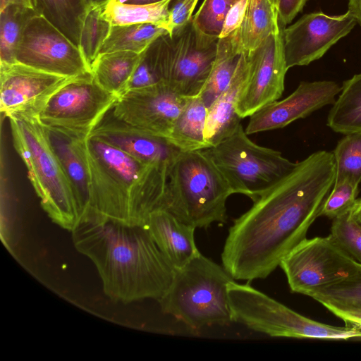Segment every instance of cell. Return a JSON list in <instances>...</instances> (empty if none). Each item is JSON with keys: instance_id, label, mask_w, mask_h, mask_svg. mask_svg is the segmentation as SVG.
Listing matches in <instances>:
<instances>
[{"instance_id": "cell-46", "label": "cell", "mask_w": 361, "mask_h": 361, "mask_svg": "<svg viewBox=\"0 0 361 361\" xmlns=\"http://www.w3.org/2000/svg\"><path fill=\"white\" fill-rule=\"evenodd\" d=\"M276 7H277L279 0H269Z\"/></svg>"}, {"instance_id": "cell-35", "label": "cell", "mask_w": 361, "mask_h": 361, "mask_svg": "<svg viewBox=\"0 0 361 361\" xmlns=\"http://www.w3.org/2000/svg\"><path fill=\"white\" fill-rule=\"evenodd\" d=\"M231 0H204L192 16L196 27L204 34L219 38Z\"/></svg>"}, {"instance_id": "cell-17", "label": "cell", "mask_w": 361, "mask_h": 361, "mask_svg": "<svg viewBox=\"0 0 361 361\" xmlns=\"http://www.w3.org/2000/svg\"><path fill=\"white\" fill-rule=\"evenodd\" d=\"M342 87L333 80L302 81L287 97L261 108L250 116L247 135L283 128L315 111L333 104Z\"/></svg>"}, {"instance_id": "cell-16", "label": "cell", "mask_w": 361, "mask_h": 361, "mask_svg": "<svg viewBox=\"0 0 361 361\" xmlns=\"http://www.w3.org/2000/svg\"><path fill=\"white\" fill-rule=\"evenodd\" d=\"M187 99L160 82L127 90L118 97L112 111L119 119L167 139Z\"/></svg>"}, {"instance_id": "cell-23", "label": "cell", "mask_w": 361, "mask_h": 361, "mask_svg": "<svg viewBox=\"0 0 361 361\" xmlns=\"http://www.w3.org/2000/svg\"><path fill=\"white\" fill-rule=\"evenodd\" d=\"M141 54L130 51L99 54L91 66V72L102 87L118 97L127 90Z\"/></svg>"}, {"instance_id": "cell-29", "label": "cell", "mask_w": 361, "mask_h": 361, "mask_svg": "<svg viewBox=\"0 0 361 361\" xmlns=\"http://www.w3.org/2000/svg\"><path fill=\"white\" fill-rule=\"evenodd\" d=\"M166 33H168L166 29L152 23L111 26L99 54L116 51L141 54Z\"/></svg>"}, {"instance_id": "cell-24", "label": "cell", "mask_w": 361, "mask_h": 361, "mask_svg": "<svg viewBox=\"0 0 361 361\" xmlns=\"http://www.w3.org/2000/svg\"><path fill=\"white\" fill-rule=\"evenodd\" d=\"M207 115V107L200 96L188 97L167 140L181 152L207 149L204 140Z\"/></svg>"}, {"instance_id": "cell-25", "label": "cell", "mask_w": 361, "mask_h": 361, "mask_svg": "<svg viewBox=\"0 0 361 361\" xmlns=\"http://www.w3.org/2000/svg\"><path fill=\"white\" fill-rule=\"evenodd\" d=\"M281 28L277 8L269 0H248L243 23L238 28L243 50H255Z\"/></svg>"}, {"instance_id": "cell-3", "label": "cell", "mask_w": 361, "mask_h": 361, "mask_svg": "<svg viewBox=\"0 0 361 361\" xmlns=\"http://www.w3.org/2000/svg\"><path fill=\"white\" fill-rule=\"evenodd\" d=\"M86 149L92 182L88 221L145 225L150 213L163 209L169 169L144 163L92 135Z\"/></svg>"}, {"instance_id": "cell-31", "label": "cell", "mask_w": 361, "mask_h": 361, "mask_svg": "<svg viewBox=\"0 0 361 361\" xmlns=\"http://www.w3.org/2000/svg\"><path fill=\"white\" fill-rule=\"evenodd\" d=\"M336 161L334 183L348 180L361 182V132L345 134L332 152Z\"/></svg>"}, {"instance_id": "cell-45", "label": "cell", "mask_w": 361, "mask_h": 361, "mask_svg": "<svg viewBox=\"0 0 361 361\" xmlns=\"http://www.w3.org/2000/svg\"><path fill=\"white\" fill-rule=\"evenodd\" d=\"M161 0H123L121 2L132 4H149L154 3L157 1H159Z\"/></svg>"}, {"instance_id": "cell-18", "label": "cell", "mask_w": 361, "mask_h": 361, "mask_svg": "<svg viewBox=\"0 0 361 361\" xmlns=\"http://www.w3.org/2000/svg\"><path fill=\"white\" fill-rule=\"evenodd\" d=\"M90 135L150 165L170 169L181 152L167 139L154 135L117 118L112 108Z\"/></svg>"}, {"instance_id": "cell-41", "label": "cell", "mask_w": 361, "mask_h": 361, "mask_svg": "<svg viewBox=\"0 0 361 361\" xmlns=\"http://www.w3.org/2000/svg\"><path fill=\"white\" fill-rule=\"evenodd\" d=\"M9 5H18L35 9V0H0V11Z\"/></svg>"}, {"instance_id": "cell-15", "label": "cell", "mask_w": 361, "mask_h": 361, "mask_svg": "<svg viewBox=\"0 0 361 361\" xmlns=\"http://www.w3.org/2000/svg\"><path fill=\"white\" fill-rule=\"evenodd\" d=\"M281 28L255 50L248 52L250 74L238 99L236 113L242 119L277 101L284 91L288 70L285 61Z\"/></svg>"}, {"instance_id": "cell-6", "label": "cell", "mask_w": 361, "mask_h": 361, "mask_svg": "<svg viewBox=\"0 0 361 361\" xmlns=\"http://www.w3.org/2000/svg\"><path fill=\"white\" fill-rule=\"evenodd\" d=\"M234 279L223 266L200 252L176 269L173 282L158 300L161 310L198 330L233 322L228 288Z\"/></svg>"}, {"instance_id": "cell-22", "label": "cell", "mask_w": 361, "mask_h": 361, "mask_svg": "<svg viewBox=\"0 0 361 361\" xmlns=\"http://www.w3.org/2000/svg\"><path fill=\"white\" fill-rule=\"evenodd\" d=\"M243 51L238 29L228 36L219 39L215 60L198 94L207 109L229 85Z\"/></svg>"}, {"instance_id": "cell-38", "label": "cell", "mask_w": 361, "mask_h": 361, "mask_svg": "<svg viewBox=\"0 0 361 361\" xmlns=\"http://www.w3.org/2000/svg\"><path fill=\"white\" fill-rule=\"evenodd\" d=\"M247 2L248 0H237L232 4L226 16L219 38L228 36L240 27Z\"/></svg>"}, {"instance_id": "cell-9", "label": "cell", "mask_w": 361, "mask_h": 361, "mask_svg": "<svg viewBox=\"0 0 361 361\" xmlns=\"http://www.w3.org/2000/svg\"><path fill=\"white\" fill-rule=\"evenodd\" d=\"M242 124L218 144L203 149L224 176L233 194L254 201L295 166L274 149L252 141Z\"/></svg>"}, {"instance_id": "cell-2", "label": "cell", "mask_w": 361, "mask_h": 361, "mask_svg": "<svg viewBox=\"0 0 361 361\" xmlns=\"http://www.w3.org/2000/svg\"><path fill=\"white\" fill-rule=\"evenodd\" d=\"M71 233L75 247L93 262L111 300L158 301L170 288L176 269L145 224L88 221Z\"/></svg>"}, {"instance_id": "cell-1", "label": "cell", "mask_w": 361, "mask_h": 361, "mask_svg": "<svg viewBox=\"0 0 361 361\" xmlns=\"http://www.w3.org/2000/svg\"><path fill=\"white\" fill-rule=\"evenodd\" d=\"M336 179L332 152L317 151L254 201L233 221L221 255L234 280L269 276L306 238Z\"/></svg>"}, {"instance_id": "cell-4", "label": "cell", "mask_w": 361, "mask_h": 361, "mask_svg": "<svg viewBox=\"0 0 361 361\" xmlns=\"http://www.w3.org/2000/svg\"><path fill=\"white\" fill-rule=\"evenodd\" d=\"M233 194L203 149L180 152L169 169L163 209L195 228H207L226 221V201Z\"/></svg>"}, {"instance_id": "cell-33", "label": "cell", "mask_w": 361, "mask_h": 361, "mask_svg": "<svg viewBox=\"0 0 361 361\" xmlns=\"http://www.w3.org/2000/svg\"><path fill=\"white\" fill-rule=\"evenodd\" d=\"M309 296L322 305H361V265L348 278L316 290Z\"/></svg>"}, {"instance_id": "cell-10", "label": "cell", "mask_w": 361, "mask_h": 361, "mask_svg": "<svg viewBox=\"0 0 361 361\" xmlns=\"http://www.w3.org/2000/svg\"><path fill=\"white\" fill-rule=\"evenodd\" d=\"M118 98L87 72L59 89L39 115V121L48 129L85 140Z\"/></svg>"}, {"instance_id": "cell-26", "label": "cell", "mask_w": 361, "mask_h": 361, "mask_svg": "<svg viewBox=\"0 0 361 361\" xmlns=\"http://www.w3.org/2000/svg\"><path fill=\"white\" fill-rule=\"evenodd\" d=\"M90 8L87 0H35V10L79 47Z\"/></svg>"}, {"instance_id": "cell-19", "label": "cell", "mask_w": 361, "mask_h": 361, "mask_svg": "<svg viewBox=\"0 0 361 361\" xmlns=\"http://www.w3.org/2000/svg\"><path fill=\"white\" fill-rule=\"evenodd\" d=\"M47 129L51 145L78 204L81 223L87 221L90 216L92 198L91 173L86 149L87 139H79L57 130Z\"/></svg>"}, {"instance_id": "cell-21", "label": "cell", "mask_w": 361, "mask_h": 361, "mask_svg": "<svg viewBox=\"0 0 361 361\" xmlns=\"http://www.w3.org/2000/svg\"><path fill=\"white\" fill-rule=\"evenodd\" d=\"M250 71L249 54L243 51L229 85L207 109L204 127V140L207 148L231 135L241 124V118L236 113V104Z\"/></svg>"}, {"instance_id": "cell-27", "label": "cell", "mask_w": 361, "mask_h": 361, "mask_svg": "<svg viewBox=\"0 0 361 361\" xmlns=\"http://www.w3.org/2000/svg\"><path fill=\"white\" fill-rule=\"evenodd\" d=\"M332 104L326 125L341 134L361 132V73L344 81Z\"/></svg>"}, {"instance_id": "cell-44", "label": "cell", "mask_w": 361, "mask_h": 361, "mask_svg": "<svg viewBox=\"0 0 361 361\" xmlns=\"http://www.w3.org/2000/svg\"><path fill=\"white\" fill-rule=\"evenodd\" d=\"M110 0H87L90 8L102 6L103 7Z\"/></svg>"}, {"instance_id": "cell-43", "label": "cell", "mask_w": 361, "mask_h": 361, "mask_svg": "<svg viewBox=\"0 0 361 361\" xmlns=\"http://www.w3.org/2000/svg\"><path fill=\"white\" fill-rule=\"evenodd\" d=\"M352 213L355 219L361 225V198L357 200L355 205L352 208Z\"/></svg>"}, {"instance_id": "cell-34", "label": "cell", "mask_w": 361, "mask_h": 361, "mask_svg": "<svg viewBox=\"0 0 361 361\" xmlns=\"http://www.w3.org/2000/svg\"><path fill=\"white\" fill-rule=\"evenodd\" d=\"M329 235L352 259L361 265V225L352 209L333 219Z\"/></svg>"}, {"instance_id": "cell-40", "label": "cell", "mask_w": 361, "mask_h": 361, "mask_svg": "<svg viewBox=\"0 0 361 361\" xmlns=\"http://www.w3.org/2000/svg\"><path fill=\"white\" fill-rule=\"evenodd\" d=\"M308 0H279L277 12L279 23L281 27L290 23L300 13Z\"/></svg>"}, {"instance_id": "cell-36", "label": "cell", "mask_w": 361, "mask_h": 361, "mask_svg": "<svg viewBox=\"0 0 361 361\" xmlns=\"http://www.w3.org/2000/svg\"><path fill=\"white\" fill-rule=\"evenodd\" d=\"M358 185L348 180L334 183L319 213V216L334 219L350 210L357 201Z\"/></svg>"}, {"instance_id": "cell-11", "label": "cell", "mask_w": 361, "mask_h": 361, "mask_svg": "<svg viewBox=\"0 0 361 361\" xmlns=\"http://www.w3.org/2000/svg\"><path fill=\"white\" fill-rule=\"evenodd\" d=\"M290 290L308 295L354 274L360 267L326 237L305 238L281 262Z\"/></svg>"}, {"instance_id": "cell-20", "label": "cell", "mask_w": 361, "mask_h": 361, "mask_svg": "<svg viewBox=\"0 0 361 361\" xmlns=\"http://www.w3.org/2000/svg\"><path fill=\"white\" fill-rule=\"evenodd\" d=\"M145 226L159 249L176 270L183 268L200 252L195 240V228L164 209L153 211Z\"/></svg>"}, {"instance_id": "cell-37", "label": "cell", "mask_w": 361, "mask_h": 361, "mask_svg": "<svg viewBox=\"0 0 361 361\" xmlns=\"http://www.w3.org/2000/svg\"><path fill=\"white\" fill-rule=\"evenodd\" d=\"M198 1L199 0H171L166 27L169 35L192 20V13Z\"/></svg>"}, {"instance_id": "cell-8", "label": "cell", "mask_w": 361, "mask_h": 361, "mask_svg": "<svg viewBox=\"0 0 361 361\" xmlns=\"http://www.w3.org/2000/svg\"><path fill=\"white\" fill-rule=\"evenodd\" d=\"M228 294L233 322L271 337L322 340L361 338V330L334 326L307 318L248 283L231 281Z\"/></svg>"}, {"instance_id": "cell-7", "label": "cell", "mask_w": 361, "mask_h": 361, "mask_svg": "<svg viewBox=\"0 0 361 361\" xmlns=\"http://www.w3.org/2000/svg\"><path fill=\"white\" fill-rule=\"evenodd\" d=\"M219 39L200 31L192 18L158 37L142 54L159 82L180 96L195 97L210 73Z\"/></svg>"}, {"instance_id": "cell-12", "label": "cell", "mask_w": 361, "mask_h": 361, "mask_svg": "<svg viewBox=\"0 0 361 361\" xmlns=\"http://www.w3.org/2000/svg\"><path fill=\"white\" fill-rule=\"evenodd\" d=\"M15 59L16 62L66 77L91 72L79 47L38 14L27 23Z\"/></svg>"}, {"instance_id": "cell-28", "label": "cell", "mask_w": 361, "mask_h": 361, "mask_svg": "<svg viewBox=\"0 0 361 361\" xmlns=\"http://www.w3.org/2000/svg\"><path fill=\"white\" fill-rule=\"evenodd\" d=\"M171 1L161 0L149 4H132L110 0L102 8V16L112 26L152 23L166 30Z\"/></svg>"}, {"instance_id": "cell-42", "label": "cell", "mask_w": 361, "mask_h": 361, "mask_svg": "<svg viewBox=\"0 0 361 361\" xmlns=\"http://www.w3.org/2000/svg\"><path fill=\"white\" fill-rule=\"evenodd\" d=\"M348 10L361 26V0H348Z\"/></svg>"}, {"instance_id": "cell-30", "label": "cell", "mask_w": 361, "mask_h": 361, "mask_svg": "<svg viewBox=\"0 0 361 361\" xmlns=\"http://www.w3.org/2000/svg\"><path fill=\"white\" fill-rule=\"evenodd\" d=\"M35 9L9 5L0 11V63H15V54L28 20L37 15Z\"/></svg>"}, {"instance_id": "cell-47", "label": "cell", "mask_w": 361, "mask_h": 361, "mask_svg": "<svg viewBox=\"0 0 361 361\" xmlns=\"http://www.w3.org/2000/svg\"><path fill=\"white\" fill-rule=\"evenodd\" d=\"M231 1H233V2H235V1H237V0H231Z\"/></svg>"}, {"instance_id": "cell-14", "label": "cell", "mask_w": 361, "mask_h": 361, "mask_svg": "<svg viewBox=\"0 0 361 361\" xmlns=\"http://www.w3.org/2000/svg\"><path fill=\"white\" fill-rule=\"evenodd\" d=\"M357 24L349 11L339 16H329L322 11L302 16L282 31L286 64L307 66L322 58Z\"/></svg>"}, {"instance_id": "cell-32", "label": "cell", "mask_w": 361, "mask_h": 361, "mask_svg": "<svg viewBox=\"0 0 361 361\" xmlns=\"http://www.w3.org/2000/svg\"><path fill=\"white\" fill-rule=\"evenodd\" d=\"M102 8L97 6L90 8L84 20L80 35L79 48L90 69L99 54L100 49L112 26L102 16Z\"/></svg>"}, {"instance_id": "cell-39", "label": "cell", "mask_w": 361, "mask_h": 361, "mask_svg": "<svg viewBox=\"0 0 361 361\" xmlns=\"http://www.w3.org/2000/svg\"><path fill=\"white\" fill-rule=\"evenodd\" d=\"M323 306L342 319L345 326L361 330V305L325 304Z\"/></svg>"}, {"instance_id": "cell-13", "label": "cell", "mask_w": 361, "mask_h": 361, "mask_svg": "<svg viewBox=\"0 0 361 361\" xmlns=\"http://www.w3.org/2000/svg\"><path fill=\"white\" fill-rule=\"evenodd\" d=\"M74 77L18 63H0V109L5 116L39 118L53 95Z\"/></svg>"}, {"instance_id": "cell-5", "label": "cell", "mask_w": 361, "mask_h": 361, "mask_svg": "<svg viewBox=\"0 0 361 361\" xmlns=\"http://www.w3.org/2000/svg\"><path fill=\"white\" fill-rule=\"evenodd\" d=\"M8 120L13 146L42 207L53 222L72 232L81 223L80 211L47 129L37 118Z\"/></svg>"}]
</instances>
